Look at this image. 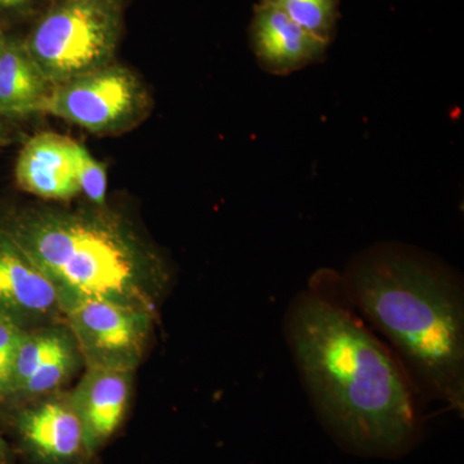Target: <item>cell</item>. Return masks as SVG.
I'll list each match as a JSON object with an SVG mask.
<instances>
[{
  "label": "cell",
  "instance_id": "5b68a950",
  "mask_svg": "<svg viewBox=\"0 0 464 464\" xmlns=\"http://www.w3.org/2000/svg\"><path fill=\"white\" fill-rule=\"evenodd\" d=\"M149 105L137 75L111 63L51 87L35 114L56 116L93 133H118L139 123Z\"/></svg>",
  "mask_w": 464,
  "mask_h": 464
},
{
  "label": "cell",
  "instance_id": "7402d4cb",
  "mask_svg": "<svg viewBox=\"0 0 464 464\" xmlns=\"http://www.w3.org/2000/svg\"><path fill=\"white\" fill-rule=\"evenodd\" d=\"M52 2H57V0H52Z\"/></svg>",
  "mask_w": 464,
  "mask_h": 464
},
{
  "label": "cell",
  "instance_id": "277c9868",
  "mask_svg": "<svg viewBox=\"0 0 464 464\" xmlns=\"http://www.w3.org/2000/svg\"><path fill=\"white\" fill-rule=\"evenodd\" d=\"M123 26L124 0H57L23 41L53 87L114 63Z\"/></svg>",
  "mask_w": 464,
  "mask_h": 464
},
{
  "label": "cell",
  "instance_id": "5bb4252c",
  "mask_svg": "<svg viewBox=\"0 0 464 464\" xmlns=\"http://www.w3.org/2000/svg\"><path fill=\"white\" fill-rule=\"evenodd\" d=\"M299 26L331 45L337 35L341 0H265Z\"/></svg>",
  "mask_w": 464,
  "mask_h": 464
},
{
  "label": "cell",
  "instance_id": "30bf717a",
  "mask_svg": "<svg viewBox=\"0 0 464 464\" xmlns=\"http://www.w3.org/2000/svg\"><path fill=\"white\" fill-rule=\"evenodd\" d=\"M79 143L63 134L32 137L18 155L14 176L24 191L45 200L65 201L81 194L76 151Z\"/></svg>",
  "mask_w": 464,
  "mask_h": 464
},
{
  "label": "cell",
  "instance_id": "3957f363",
  "mask_svg": "<svg viewBox=\"0 0 464 464\" xmlns=\"http://www.w3.org/2000/svg\"><path fill=\"white\" fill-rule=\"evenodd\" d=\"M56 284L58 292L154 310L166 280L160 259L118 217L93 210L29 208L0 224Z\"/></svg>",
  "mask_w": 464,
  "mask_h": 464
},
{
  "label": "cell",
  "instance_id": "8992f818",
  "mask_svg": "<svg viewBox=\"0 0 464 464\" xmlns=\"http://www.w3.org/2000/svg\"><path fill=\"white\" fill-rule=\"evenodd\" d=\"M60 311L87 368L136 371L148 344L152 311L67 292H60Z\"/></svg>",
  "mask_w": 464,
  "mask_h": 464
},
{
  "label": "cell",
  "instance_id": "e0dca14e",
  "mask_svg": "<svg viewBox=\"0 0 464 464\" xmlns=\"http://www.w3.org/2000/svg\"><path fill=\"white\" fill-rule=\"evenodd\" d=\"M24 333L17 317L0 310V398H7L11 392L12 369Z\"/></svg>",
  "mask_w": 464,
  "mask_h": 464
},
{
  "label": "cell",
  "instance_id": "ba28073f",
  "mask_svg": "<svg viewBox=\"0 0 464 464\" xmlns=\"http://www.w3.org/2000/svg\"><path fill=\"white\" fill-rule=\"evenodd\" d=\"M249 43L259 67L277 76L323 63L329 47L265 0L253 8Z\"/></svg>",
  "mask_w": 464,
  "mask_h": 464
},
{
  "label": "cell",
  "instance_id": "2e32d148",
  "mask_svg": "<svg viewBox=\"0 0 464 464\" xmlns=\"http://www.w3.org/2000/svg\"><path fill=\"white\" fill-rule=\"evenodd\" d=\"M78 183L81 194L97 208H105L108 192V173L106 168L90 151L79 143L76 151Z\"/></svg>",
  "mask_w": 464,
  "mask_h": 464
},
{
  "label": "cell",
  "instance_id": "9c48e42d",
  "mask_svg": "<svg viewBox=\"0 0 464 464\" xmlns=\"http://www.w3.org/2000/svg\"><path fill=\"white\" fill-rule=\"evenodd\" d=\"M133 373L121 369L87 368L78 386L70 393L93 456L123 423L130 405Z\"/></svg>",
  "mask_w": 464,
  "mask_h": 464
},
{
  "label": "cell",
  "instance_id": "7a4b0ae2",
  "mask_svg": "<svg viewBox=\"0 0 464 464\" xmlns=\"http://www.w3.org/2000/svg\"><path fill=\"white\" fill-rule=\"evenodd\" d=\"M341 279L418 395L463 413L464 290L456 271L420 250L384 243L353 258Z\"/></svg>",
  "mask_w": 464,
  "mask_h": 464
},
{
  "label": "cell",
  "instance_id": "d6986e66",
  "mask_svg": "<svg viewBox=\"0 0 464 464\" xmlns=\"http://www.w3.org/2000/svg\"><path fill=\"white\" fill-rule=\"evenodd\" d=\"M0 464H14V456L8 442L0 433Z\"/></svg>",
  "mask_w": 464,
  "mask_h": 464
},
{
  "label": "cell",
  "instance_id": "6da1fadb",
  "mask_svg": "<svg viewBox=\"0 0 464 464\" xmlns=\"http://www.w3.org/2000/svg\"><path fill=\"white\" fill-rule=\"evenodd\" d=\"M284 334L317 414L366 454H398L420 431L418 392L393 351L315 289L299 293Z\"/></svg>",
  "mask_w": 464,
  "mask_h": 464
},
{
  "label": "cell",
  "instance_id": "ac0fdd59",
  "mask_svg": "<svg viewBox=\"0 0 464 464\" xmlns=\"http://www.w3.org/2000/svg\"><path fill=\"white\" fill-rule=\"evenodd\" d=\"M39 0H0V26L7 21L25 20L33 17ZM5 29V27H3Z\"/></svg>",
  "mask_w": 464,
  "mask_h": 464
},
{
  "label": "cell",
  "instance_id": "4fadbf2b",
  "mask_svg": "<svg viewBox=\"0 0 464 464\" xmlns=\"http://www.w3.org/2000/svg\"><path fill=\"white\" fill-rule=\"evenodd\" d=\"M72 335L67 326H51L35 332L25 331L14 357L9 396H16L25 382L56 353L58 348L72 338Z\"/></svg>",
  "mask_w": 464,
  "mask_h": 464
},
{
  "label": "cell",
  "instance_id": "52a82bcc",
  "mask_svg": "<svg viewBox=\"0 0 464 464\" xmlns=\"http://www.w3.org/2000/svg\"><path fill=\"white\" fill-rule=\"evenodd\" d=\"M18 442L32 464H87L88 449L70 393H52L27 406L14 420Z\"/></svg>",
  "mask_w": 464,
  "mask_h": 464
},
{
  "label": "cell",
  "instance_id": "9a60e30c",
  "mask_svg": "<svg viewBox=\"0 0 464 464\" xmlns=\"http://www.w3.org/2000/svg\"><path fill=\"white\" fill-rule=\"evenodd\" d=\"M81 362V353L72 335V338L58 348L56 353L25 382L18 391L17 398L38 399L56 392L74 375Z\"/></svg>",
  "mask_w": 464,
  "mask_h": 464
},
{
  "label": "cell",
  "instance_id": "44dd1931",
  "mask_svg": "<svg viewBox=\"0 0 464 464\" xmlns=\"http://www.w3.org/2000/svg\"><path fill=\"white\" fill-rule=\"evenodd\" d=\"M2 116V115H0ZM2 137H3V125L2 121H0V143H2Z\"/></svg>",
  "mask_w": 464,
  "mask_h": 464
},
{
  "label": "cell",
  "instance_id": "7c38bea8",
  "mask_svg": "<svg viewBox=\"0 0 464 464\" xmlns=\"http://www.w3.org/2000/svg\"><path fill=\"white\" fill-rule=\"evenodd\" d=\"M50 88L23 39L8 35L0 54V115L35 114Z\"/></svg>",
  "mask_w": 464,
  "mask_h": 464
},
{
  "label": "cell",
  "instance_id": "8fae6325",
  "mask_svg": "<svg viewBox=\"0 0 464 464\" xmlns=\"http://www.w3.org/2000/svg\"><path fill=\"white\" fill-rule=\"evenodd\" d=\"M0 310L18 320L43 317L60 311L56 284L25 250L0 227Z\"/></svg>",
  "mask_w": 464,
  "mask_h": 464
},
{
  "label": "cell",
  "instance_id": "ffe728a7",
  "mask_svg": "<svg viewBox=\"0 0 464 464\" xmlns=\"http://www.w3.org/2000/svg\"><path fill=\"white\" fill-rule=\"evenodd\" d=\"M8 35L5 34V29L0 26V54H2L3 50H5V43H7Z\"/></svg>",
  "mask_w": 464,
  "mask_h": 464
}]
</instances>
